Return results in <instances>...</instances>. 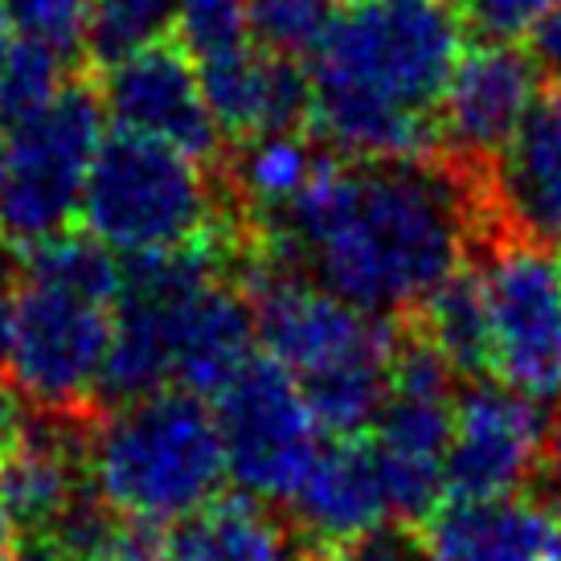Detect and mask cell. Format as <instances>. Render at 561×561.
Returning a JSON list of instances; mask_svg holds the SVG:
<instances>
[{"label":"cell","instance_id":"1","mask_svg":"<svg viewBox=\"0 0 561 561\" xmlns=\"http://www.w3.org/2000/svg\"><path fill=\"white\" fill-rule=\"evenodd\" d=\"M480 185L443 160H341L283 218L250 230L266 266L328 287L381 320L426 308L488 234Z\"/></svg>","mask_w":561,"mask_h":561},{"label":"cell","instance_id":"2","mask_svg":"<svg viewBox=\"0 0 561 561\" xmlns=\"http://www.w3.org/2000/svg\"><path fill=\"white\" fill-rule=\"evenodd\" d=\"M455 0H353L308 66V131L348 160H438V103L463 58Z\"/></svg>","mask_w":561,"mask_h":561},{"label":"cell","instance_id":"3","mask_svg":"<svg viewBox=\"0 0 561 561\" xmlns=\"http://www.w3.org/2000/svg\"><path fill=\"white\" fill-rule=\"evenodd\" d=\"M254 304L259 348L299 381L328 438L374 431L390 393L402 324L353 308L328 287L266 266L259 254L242 275Z\"/></svg>","mask_w":561,"mask_h":561},{"label":"cell","instance_id":"4","mask_svg":"<svg viewBox=\"0 0 561 561\" xmlns=\"http://www.w3.org/2000/svg\"><path fill=\"white\" fill-rule=\"evenodd\" d=\"M87 463L111 513L160 533L202 513L221 496V483H230L214 402L188 390H160L99 410Z\"/></svg>","mask_w":561,"mask_h":561},{"label":"cell","instance_id":"5","mask_svg":"<svg viewBox=\"0 0 561 561\" xmlns=\"http://www.w3.org/2000/svg\"><path fill=\"white\" fill-rule=\"evenodd\" d=\"M226 181L209 164L169 144L111 127L91 164L82 197V230L115 259H152L205 247L230 234L221 205Z\"/></svg>","mask_w":561,"mask_h":561},{"label":"cell","instance_id":"6","mask_svg":"<svg viewBox=\"0 0 561 561\" xmlns=\"http://www.w3.org/2000/svg\"><path fill=\"white\" fill-rule=\"evenodd\" d=\"M107 111L87 75H75L33 119L9 127L0 185V247L30 250L82 221L91 164L107 136Z\"/></svg>","mask_w":561,"mask_h":561},{"label":"cell","instance_id":"7","mask_svg":"<svg viewBox=\"0 0 561 561\" xmlns=\"http://www.w3.org/2000/svg\"><path fill=\"white\" fill-rule=\"evenodd\" d=\"M115 304L62 283L16 275L4 369L42 414L94 419L107 369Z\"/></svg>","mask_w":561,"mask_h":561},{"label":"cell","instance_id":"8","mask_svg":"<svg viewBox=\"0 0 561 561\" xmlns=\"http://www.w3.org/2000/svg\"><path fill=\"white\" fill-rule=\"evenodd\" d=\"M455 369L405 320L390 369V393L374 422V451L398 525L431 520L447 504V455L455 431Z\"/></svg>","mask_w":561,"mask_h":561},{"label":"cell","instance_id":"9","mask_svg":"<svg viewBox=\"0 0 561 561\" xmlns=\"http://www.w3.org/2000/svg\"><path fill=\"white\" fill-rule=\"evenodd\" d=\"M209 402L234 492L283 508L328 443L299 381L259 348Z\"/></svg>","mask_w":561,"mask_h":561},{"label":"cell","instance_id":"10","mask_svg":"<svg viewBox=\"0 0 561 561\" xmlns=\"http://www.w3.org/2000/svg\"><path fill=\"white\" fill-rule=\"evenodd\" d=\"M492 328V374L537 402H561V266L520 238L496 234L476 266Z\"/></svg>","mask_w":561,"mask_h":561},{"label":"cell","instance_id":"11","mask_svg":"<svg viewBox=\"0 0 561 561\" xmlns=\"http://www.w3.org/2000/svg\"><path fill=\"white\" fill-rule=\"evenodd\" d=\"M541 62L508 42L463 49L438 103V160L480 185L541 99Z\"/></svg>","mask_w":561,"mask_h":561},{"label":"cell","instance_id":"12","mask_svg":"<svg viewBox=\"0 0 561 561\" xmlns=\"http://www.w3.org/2000/svg\"><path fill=\"white\" fill-rule=\"evenodd\" d=\"M549 451L546 402L480 377L455 402L447 500L520 496L537 483Z\"/></svg>","mask_w":561,"mask_h":561},{"label":"cell","instance_id":"13","mask_svg":"<svg viewBox=\"0 0 561 561\" xmlns=\"http://www.w3.org/2000/svg\"><path fill=\"white\" fill-rule=\"evenodd\" d=\"M94 87L111 127L169 144L209 169L226 160V136L205 103L197 62L181 37L144 49L111 70H99Z\"/></svg>","mask_w":561,"mask_h":561},{"label":"cell","instance_id":"14","mask_svg":"<svg viewBox=\"0 0 561 561\" xmlns=\"http://www.w3.org/2000/svg\"><path fill=\"white\" fill-rule=\"evenodd\" d=\"M483 209L504 238L561 250V87L541 91L483 181Z\"/></svg>","mask_w":561,"mask_h":561},{"label":"cell","instance_id":"15","mask_svg":"<svg viewBox=\"0 0 561 561\" xmlns=\"http://www.w3.org/2000/svg\"><path fill=\"white\" fill-rule=\"evenodd\" d=\"M283 508L320 558L386 529L393 508L374 438H328L312 471Z\"/></svg>","mask_w":561,"mask_h":561},{"label":"cell","instance_id":"16","mask_svg":"<svg viewBox=\"0 0 561 561\" xmlns=\"http://www.w3.org/2000/svg\"><path fill=\"white\" fill-rule=\"evenodd\" d=\"M94 419L42 414L21 451L0 468V504L9 508L21 541H49L66 516L94 492L87 438Z\"/></svg>","mask_w":561,"mask_h":561},{"label":"cell","instance_id":"17","mask_svg":"<svg viewBox=\"0 0 561 561\" xmlns=\"http://www.w3.org/2000/svg\"><path fill=\"white\" fill-rule=\"evenodd\" d=\"M205 87V103L226 140H254L266 131H308L312 119V75L254 42L214 58H193Z\"/></svg>","mask_w":561,"mask_h":561},{"label":"cell","instance_id":"18","mask_svg":"<svg viewBox=\"0 0 561 561\" xmlns=\"http://www.w3.org/2000/svg\"><path fill=\"white\" fill-rule=\"evenodd\" d=\"M431 561H561V508L537 492L447 500L426 525Z\"/></svg>","mask_w":561,"mask_h":561},{"label":"cell","instance_id":"19","mask_svg":"<svg viewBox=\"0 0 561 561\" xmlns=\"http://www.w3.org/2000/svg\"><path fill=\"white\" fill-rule=\"evenodd\" d=\"M164 561H324L291 516L250 496H218L160 533Z\"/></svg>","mask_w":561,"mask_h":561},{"label":"cell","instance_id":"20","mask_svg":"<svg viewBox=\"0 0 561 561\" xmlns=\"http://www.w3.org/2000/svg\"><path fill=\"white\" fill-rule=\"evenodd\" d=\"M332 148L312 131H266L254 140L234 144V152L221 169V181L242 205V226L263 230L266 221L283 218L332 164Z\"/></svg>","mask_w":561,"mask_h":561},{"label":"cell","instance_id":"21","mask_svg":"<svg viewBox=\"0 0 561 561\" xmlns=\"http://www.w3.org/2000/svg\"><path fill=\"white\" fill-rule=\"evenodd\" d=\"M410 324L435 344L463 381L492 377V328H488V299H483L476 266H463L451 283H443L426 299V308L410 316Z\"/></svg>","mask_w":561,"mask_h":561},{"label":"cell","instance_id":"22","mask_svg":"<svg viewBox=\"0 0 561 561\" xmlns=\"http://www.w3.org/2000/svg\"><path fill=\"white\" fill-rule=\"evenodd\" d=\"M181 30V0H87V66H111L172 42Z\"/></svg>","mask_w":561,"mask_h":561},{"label":"cell","instance_id":"23","mask_svg":"<svg viewBox=\"0 0 561 561\" xmlns=\"http://www.w3.org/2000/svg\"><path fill=\"white\" fill-rule=\"evenodd\" d=\"M341 16L336 0H247L250 42L275 58L312 66Z\"/></svg>","mask_w":561,"mask_h":561},{"label":"cell","instance_id":"24","mask_svg":"<svg viewBox=\"0 0 561 561\" xmlns=\"http://www.w3.org/2000/svg\"><path fill=\"white\" fill-rule=\"evenodd\" d=\"M70 75V62H62L58 54L33 46V42H16L9 54V66L0 75V124L16 127L33 119L42 107H49Z\"/></svg>","mask_w":561,"mask_h":561},{"label":"cell","instance_id":"25","mask_svg":"<svg viewBox=\"0 0 561 561\" xmlns=\"http://www.w3.org/2000/svg\"><path fill=\"white\" fill-rule=\"evenodd\" d=\"M16 42L58 54L62 62L87 66V0H0Z\"/></svg>","mask_w":561,"mask_h":561},{"label":"cell","instance_id":"26","mask_svg":"<svg viewBox=\"0 0 561 561\" xmlns=\"http://www.w3.org/2000/svg\"><path fill=\"white\" fill-rule=\"evenodd\" d=\"M176 33L193 58H214V54L247 46V0H181Z\"/></svg>","mask_w":561,"mask_h":561},{"label":"cell","instance_id":"27","mask_svg":"<svg viewBox=\"0 0 561 561\" xmlns=\"http://www.w3.org/2000/svg\"><path fill=\"white\" fill-rule=\"evenodd\" d=\"M553 4L558 0H455L471 33H480L483 42H508V46L541 30Z\"/></svg>","mask_w":561,"mask_h":561},{"label":"cell","instance_id":"28","mask_svg":"<svg viewBox=\"0 0 561 561\" xmlns=\"http://www.w3.org/2000/svg\"><path fill=\"white\" fill-rule=\"evenodd\" d=\"M324 561H431L426 541L414 525H386V529L360 537L353 546L324 553Z\"/></svg>","mask_w":561,"mask_h":561},{"label":"cell","instance_id":"29","mask_svg":"<svg viewBox=\"0 0 561 561\" xmlns=\"http://www.w3.org/2000/svg\"><path fill=\"white\" fill-rule=\"evenodd\" d=\"M30 398L9 377V369H0V468L21 451V443L30 438Z\"/></svg>","mask_w":561,"mask_h":561},{"label":"cell","instance_id":"30","mask_svg":"<svg viewBox=\"0 0 561 561\" xmlns=\"http://www.w3.org/2000/svg\"><path fill=\"white\" fill-rule=\"evenodd\" d=\"M533 58L561 87V0L553 4V13L541 21V30L533 33Z\"/></svg>","mask_w":561,"mask_h":561},{"label":"cell","instance_id":"31","mask_svg":"<svg viewBox=\"0 0 561 561\" xmlns=\"http://www.w3.org/2000/svg\"><path fill=\"white\" fill-rule=\"evenodd\" d=\"M103 561H164L160 558V529H144V525H127L124 537L115 541Z\"/></svg>","mask_w":561,"mask_h":561},{"label":"cell","instance_id":"32","mask_svg":"<svg viewBox=\"0 0 561 561\" xmlns=\"http://www.w3.org/2000/svg\"><path fill=\"white\" fill-rule=\"evenodd\" d=\"M13 296H16V263H0V357H4L9 324H13Z\"/></svg>","mask_w":561,"mask_h":561},{"label":"cell","instance_id":"33","mask_svg":"<svg viewBox=\"0 0 561 561\" xmlns=\"http://www.w3.org/2000/svg\"><path fill=\"white\" fill-rule=\"evenodd\" d=\"M13 561H82V558L66 553V549L54 546V541H25V546L16 549Z\"/></svg>","mask_w":561,"mask_h":561},{"label":"cell","instance_id":"34","mask_svg":"<svg viewBox=\"0 0 561 561\" xmlns=\"http://www.w3.org/2000/svg\"><path fill=\"white\" fill-rule=\"evenodd\" d=\"M16 541H21V537H16L13 516H9V508L0 504V561H13V558H9V553H13V549H16Z\"/></svg>","mask_w":561,"mask_h":561},{"label":"cell","instance_id":"35","mask_svg":"<svg viewBox=\"0 0 561 561\" xmlns=\"http://www.w3.org/2000/svg\"><path fill=\"white\" fill-rule=\"evenodd\" d=\"M13 46H16V33H13V25H9L4 9H0V75H4V66H9V54H13Z\"/></svg>","mask_w":561,"mask_h":561},{"label":"cell","instance_id":"36","mask_svg":"<svg viewBox=\"0 0 561 561\" xmlns=\"http://www.w3.org/2000/svg\"><path fill=\"white\" fill-rule=\"evenodd\" d=\"M4 169H9V127L0 124V185H4Z\"/></svg>","mask_w":561,"mask_h":561}]
</instances>
